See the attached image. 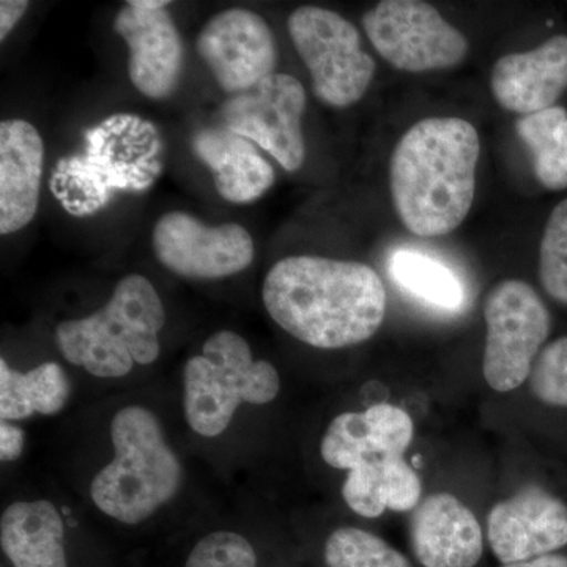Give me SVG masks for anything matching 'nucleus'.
I'll use <instances>...</instances> for the list:
<instances>
[{
	"label": "nucleus",
	"instance_id": "nucleus-8",
	"mask_svg": "<svg viewBox=\"0 0 567 567\" xmlns=\"http://www.w3.org/2000/svg\"><path fill=\"white\" fill-rule=\"evenodd\" d=\"M484 320V379L492 390L509 393L532 375L550 334V312L529 284L506 279L488 292Z\"/></svg>",
	"mask_w": 567,
	"mask_h": 567
},
{
	"label": "nucleus",
	"instance_id": "nucleus-19",
	"mask_svg": "<svg viewBox=\"0 0 567 567\" xmlns=\"http://www.w3.org/2000/svg\"><path fill=\"white\" fill-rule=\"evenodd\" d=\"M193 152L212 171L216 192L227 203H254L274 186V166L256 145L223 126L194 134Z\"/></svg>",
	"mask_w": 567,
	"mask_h": 567
},
{
	"label": "nucleus",
	"instance_id": "nucleus-12",
	"mask_svg": "<svg viewBox=\"0 0 567 567\" xmlns=\"http://www.w3.org/2000/svg\"><path fill=\"white\" fill-rule=\"evenodd\" d=\"M196 50L230 95L275 74L278 61L274 32L262 17L246 9L224 10L210 18L197 37Z\"/></svg>",
	"mask_w": 567,
	"mask_h": 567
},
{
	"label": "nucleus",
	"instance_id": "nucleus-14",
	"mask_svg": "<svg viewBox=\"0 0 567 567\" xmlns=\"http://www.w3.org/2000/svg\"><path fill=\"white\" fill-rule=\"evenodd\" d=\"M114 31L128 47V76L134 87L147 99L169 96L181 81L185 50L167 10L142 9L130 0L115 17Z\"/></svg>",
	"mask_w": 567,
	"mask_h": 567
},
{
	"label": "nucleus",
	"instance_id": "nucleus-5",
	"mask_svg": "<svg viewBox=\"0 0 567 567\" xmlns=\"http://www.w3.org/2000/svg\"><path fill=\"white\" fill-rule=\"evenodd\" d=\"M279 390L275 365L254 360L248 342L229 330L212 334L203 353L189 358L183 371L185 417L203 436L221 435L238 406L270 404Z\"/></svg>",
	"mask_w": 567,
	"mask_h": 567
},
{
	"label": "nucleus",
	"instance_id": "nucleus-22",
	"mask_svg": "<svg viewBox=\"0 0 567 567\" xmlns=\"http://www.w3.org/2000/svg\"><path fill=\"white\" fill-rule=\"evenodd\" d=\"M71 383L61 364L43 363L32 371H13L0 360V417L21 421L35 413L55 415L69 402Z\"/></svg>",
	"mask_w": 567,
	"mask_h": 567
},
{
	"label": "nucleus",
	"instance_id": "nucleus-17",
	"mask_svg": "<svg viewBox=\"0 0 567 567\" xmlns=\"http://www.w3.org/2000/svg\"><path fill=\"white\" fill-rule=\"evenodd\" d=\"M492 93L503 110L529 115L554 107L567 91V35H555L536 50L498 59Z\"/></svg>",
	"mask_w": 567,
	"mask_h": 567
},
{
	"label": "nucleus",
	"instance_id": "nucleus-28",
	"mask_svg": "<svg viewBox=\"0 0 567 567\" xmlns=\"http://www.w3.org/2000/svg\"><path fill=\"white\" fill-rule=\"evenodd\" d=\"M185 567H257L256 550L238 533L215 532L194 546Z\"/></svg>",
	"mask_w": 567,
	"mask_h": 567
},
{
	"label": "nucleus",
	"instance_id": "nucleus-32",
	"mask_svg": "<svg viewBox=\"0 0 567 567\" xmlns=\"http://www.w3.org/2000/svg\"><path fill=\"white\" fill-rule=\"evenodd\" d=\"M134 6L147 10H162L169 6V0H133Z\"/></svg>",
	"mask_w": 567,
	"mask_h": 567
},
{
	"label": "nucleus",
	"instance_id": "nucleus-30",
	"mask_svg": "<svg viewBox=\"0 0 567 567\" xmlns=\"http://www.w3.org/2000/svg\"><path fill=\"white\" fill-rule=\"evenodd\" d=\"M31 3L28 0H2L0 2V40H6L24 17Z\"/></svg>",
	"mask_w": 567,
	"mask_h": 567
},
{
	"label": "nucleus",
	"instance_id": "nucleus-26",
	"mask_svg": "<svg viewBox=\"0 0 567 567\" xmlns=\"http://www.w3.org/2000/svg\"><path fill=\"white\" fill-rule=\"evenodd\" d=\"M539 278L548 297L567 306V199L554 208L544 229Z\"/></svg>",
	"mask_w": 567,
	"mask_h": 567
},
{
	"label": "nucleus",
	"instance_id": "nucleus-9",
	"mask_svg": "<svg viewBox=\"0 0 567 567\" xmlns=\"http://www.w3.org/2000/svg\"><path fill=\"white\" fill-rule=\"evenodd\" d=\"M377 52L394 69L423 73L456 66L468 52V40L431 3L383 0L363 17Z\"/></svg>",
	"mask_w": 567,
	"mask_h": 567
},
{
	"label": "nucleus",
	"instance_id": "nucleus-18",
	"mask_svg": "<svg viewBox=\"0 0 567 567\" xmlns=\"http://www.w3.org/2000/svg\"><path fill=\"white\" fill-rule=\"evenodd\" d=\"M43 163V140L32 123H0V234L18 233L35 218Z\"/></svg>",
	"mask_w": 567,
	"mask_h": 567
},
{
	"label": "nucleus",
	"instance_id": "nucleus-4",
	"mask_svg": "<svg viewBox=\"0 0 567 567\" xmlns=\"http://www.w3.org/2000/svg\"><path fill=\"white\" fill-rule=\"evenodd\" d=\"M115 456L93 477L95 506L114 520L137 525L173 502L183 470L152 410L130 405L111 421Z\"/></svg>",
	"mask_w": 567,
	"mask_h": 567
},
{
	"label": "nucleus",
	"instance_id": "nucleus-23",
	"mask_svg": "<svg viewBox=\"0 0 567 567\" xmlns=\"http://www.w3.org/2000/svg\"><path fill=\"white\" fill-rule=\"evenodd\" d=\"M388 268L402 290L432 308L458 311L464 306L465 290L461 279L440 260L412 249H398Z\"/></svg>",
	"mask_w": 567,
	"mask_h": 567
},
{
	"label": "nucleus",
	"instance_id": "nucleus-27",
	"mask_svg": "<svg viewBox=\"0 0 567 567\" xmlns=\"http://www.w3.org/2000/svg\"><path fill=\"white\" fill-rule=\"evenodd\" d=\"M529 390L543 404L567 409V336L548 344L536 358Z\"/></svg>",
	"mask_w": 567,
	"mask_h": 567
},
{
	"label": "nucleus",
	"instance_id": "nucleus-15",
	"mask_svg": "<svg viewBox=\"0 0 567 567\" xmlns=\"http://www.w3.org/2000/svg\"><path fill=\"white\" fill-rule=\"evenodd\" d=\"M413 435L415 425L404 409L377 404L336 416L324 432L320 454L324 464L350 472L375 458L404 456Z\"/></svg>",
	"mask_w": 567,
	"mask_h": 567
},
{
	"label": "nucleus",
	"instance_id": "nucleus-29",
	"mask_svg": "<svg viewBox=\"0 0 567 567\" xmlns=\"http://www.w3.org/2000/svg\"><path fill=\"white\" fill-rule=\"evenodd\" d=\"M24 447V432L10 421L0 424V458L2 462H13L21 456Z\"/></svg>",
	"mask_w": 567,
	"mask_h": 567
},
{
	"label": "nucleus",
	"instance_id": "nucleus-1",
	"mask_svg": "<svg viewBox=\"0 0 567 567\" xmlns=\"http://www.w3.org/2000/svg\"><path fill=\"white\" fill-rule=\"evenodd\" d=\"M268 315L284 331L316 349L368 341L386 316V290L369 265L292 256L268 271L262 287Z\"/></svg>",
	"mask_w": 567,
	"mask_h": 567
},
{
	"label": "nucleus",
	"instance_id": "nucleus-10",
	"mask_svg": "<svg viewBox=\"0 0 567 567\" xmlns=\"http://www.w3.org/2000/svg\"><path fill=\"white\" fill-rule=\"evenodd\" d=\"M306 91L290 74L275 73L249 91L223 103V128L246 137L271 155L289 173L301 169L306 159L303 118Z\"/></svg>",
	"mask_w": 567,
	"mask_h": 567
},
{
	"label": "nucleus",
	"instance_id": "nucleus-7",
	"mask_svg": "<svg viewBox=\"0 0 567 567\" xmlns=\"http://www.w3.org/2000/svg\"><path fill=\"white\" fill-rule=\"evenodd\" d=\"M287 29L320 102L342 110L363 99L374 80L375 62L361 47L352 22L333 10L305 6L290 14Z\"/></svg>",
	"mask_w": 567,
	"mask_h": 567
},
{
	"label": "nucleus",
	"instance_id": "nucleus-25",
	"mask_svg": "<svg viewBox=\"0 0 567 567\" xmlns=\"http://www.w3.org/2000/svg\"><path fill=\"white\" fill-rule=\"evenodd\" d=\"M324 563L328 567H413L382 537L354 527L331 533L324 544Z\"/></svg>",
	"mask_w": 567,
	"mask_h": 567
},
{
	"label": "nucleus",
	"instance_id": "nucleus-24",
	"mask_svg": "<svg viewBox=\"0 0 567 567\" xmlns=\"http://www.w3.org/2000/svg\"><path fill=\"white\" fill-rule=\"evenodd\" d=\"M518 137L533 155L537 181L551 192L567 188V112L554 106L524 115L516 123Z\"/></svg>",
	"mask_w": 567,
	"mask_h": 567
},
{
	"label": "nucleus",
	"instance_id": "nucleus-20",
	"mask_svg": "<svg viewBox=\"0 0 567 567\" xmlns=\"http://www.w3.org/2000/svg\"><path fill=\"white\" fill-rule=\"evenodd\" d=\"M0 544L13 567H69L62 516L48 499L7 507L0 518Z\"/></svg>",
	"mask_w": 567,
	"mask_h": 567
},
{
	"label": "nucleus",
	"instance_id": "nucleus-13",
	"mask_svg": "<svg viewBox=\"0 0 567 567\" xmlns=\"http://www.w3.org/2000/svg\"><path fill=\"white\" fill-rule=\"evenodd\" d=\"M487 536L503 565L546 557L567 546V506L544 488L524 487L492 507Z\"/></svg>",
	"mask_w": 567,
	"mask_h": 567
},
{
	"label": "nucleus",
	"instance_id": "nucleus-2",
	"mask_svg": "<svg viewBox=\"0 0 567 567\" xmlns=\"http://www.w3.org/2000/svg\"><path fill=\"white\" fill-rule=\"evenodd\" d=\"M480 152V134L464 118H424L404 134L391 156L390 182L395 213L410 233L442 237L465 221Z\"/></svg>",
	"mask_w": 567,
	"mask_h": 567
},
{
	"label": "nucleus",
	"instance_id": "nucleus-3",
	"mask_svg": "<svg viewBox=\"0 0 567 567\" xmlns=\"http://www.w3.org/2000/svg\"><path fill=\"white\" fill-rule=\"evenodd\" d=\"M166 311L153 284L142 275L121 279L110 301L82 319L55 328V344L69 363L100 379H121L136 364L155 363Z\"/></svg>",
	"mask_w": 567,
	"mask_h": 567
},
{
	"label": "nucleus",
	"instance_id": "nucleus-21",
	"mask_svg": "<svg viewBox=\"0 0 567 567\" xmlns=\"http://www.w3.org/2000/svg\"><path fill=\"white\" fill-rule=\"evenodd\" d=\"M344 502L353 513L365 518L415 511L423 499V483L404 456L375 458L347 472Z\"/></svg>",
	"mask_w": 567,
	"mask_h": 567
},
{
	"label": "nucleus",
	"instance_id": "nucleus-16",
	"mask_svg": "<svg viewBox=\"0 0 567 567\" xmlns=\"http://www.w3.org/2000/svg\"><path fill=\"white\" fill-rule=\"evenodd\" d=\"M410 544L424 567H475L484 535L475 514L457 496H425L410 518Z\"/></svg>",
	"mask_w": 567,
	"mask_h": 567
},
{
	"label": "nucleus",
	"instance_id": "nucleus-11",
	"mask_svg": "<svg viewBox=\"0 0 567 567\" xmlns=\"http://www.w3.org/2000/svg\"><path fill=\"white\" fill-rule=\"evenodd\" d=\"M153 251L182 278L223 279L252 264L254 241L240 224L205 226L189 213L169 212L155 224Z\"/></svg>",
	"mask_w": 567,
	"mask_h": 567
},
{
	"label": "nucleus",
	"instance_id": "nucleus-31",
	"mask_svg": "<svg viewBox=\"0 0 567 567\" xmlns=\"http://www.w3.org/2000/svg\"><path fill=\"white\" fill-rule=\"evenodd\" d=\"M502 567H567V557L563 555H546L529 559V561L511 563V565H503Z\"/></svg>",
	"mask_w": 567,
	"mask_h": 567
},
{
	"label": "nucleus",
	"instance_id": "nucleus-6",
	"mask_svg": "<svg viewBox=\"0 0 567 567\" xmlns=\"http://www.w3.org/2000/svg\"><path fill=\"white\" fill-rule=\"evenodd\" d=\"M122 123L123 114L114 115L89 130L84 155L62 159L55 166L51 189L71 215L85 216L100 210L110 203L115 189L142 192L159 173L156 156L162 144L145 148V145L159 142L156 130L137 117L125 144L117 148Z\"/></svg>",
	"mask_w": 567,
	"mask_h": 567
}]
</instances>
